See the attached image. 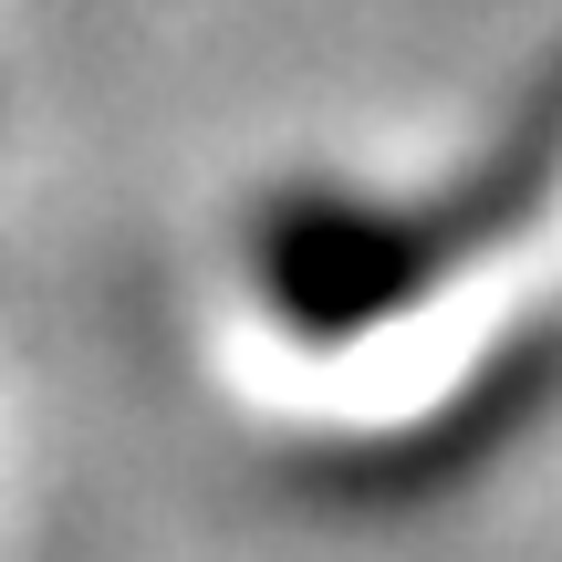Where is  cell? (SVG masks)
<instances>
[{
    "label": "cell",
    "instance_id": "cell-1",
    "mask_svg": "<svg viewBox=\"0 0 562 562\" xmlns=\"http://www.w3.org/2000/svg\"><path fill=\"white\" fill-rule=\"evenodd\" d=\"M552 178H562V74L501 136V157L469 167L438 199H417V209H375V199H344V188H292V199H271L261 229H250V281H261L281 334L355 344V334H375V323H396L406 302H427L448 271L490 261V250L552 199Z\"/></svg>",
    "mask_w": 562,
    "mask_h": 562
}]
</instances>
